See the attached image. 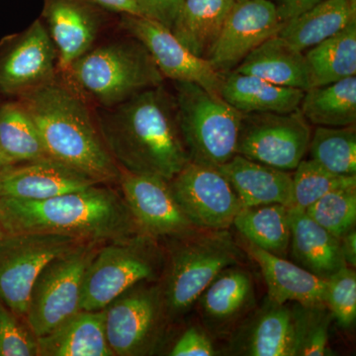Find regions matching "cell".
I'll return each mask as SVG.
<instances>
[{"instance_id": "obj_19", "label": "cell", "mask_w": 356, "mask_h": 356, "mask_svg": "<svg viewBox=\"0 0 356 356\" xmlns=\"http://www.w3.org/2000/svg\"><path fill=\"white\" fill-rule=\"evenodd\" d=\"M247 252L261 267L271 302L280 305L287 302L305 307L325 305L327 280L254 243L248 242Z\"/></svg>"}, {"instance_id": "obj_25", "label": "cell", "mask_w": 356, "mask_h": 356, "mask_svg": "<svg viewBox=\"0 0 356 356\" xmlns=\"http://www.w3.org/2000/svg\"><path fill=\"white\" fill-rule=\"evenodd\" d=\"M255 318L241 344L243 355L294 356L299 348L294 312L271 302Z\"/></svg>"}, {"instance_id": "obj_18", "label": "cell", "mask_w": 356, "mask_h": 356, "mask_svg": "<svg viewBox=\"0 0 356 356\" xmlns=\"http://www.w3.org/2000/svg\"><path fill=\"white\" fill-rule=\"evenodd\" d=\"M44 19L58 54V70L90 50L99 32L97 14L84 0H44Z\"/></svg>"}, {"instance_id": "obj_11", "label": "cell", "mask_w": 356, "mask_h": 356, "mask_svg": "<svg viewBox=\"0 0 356 356\" xmlns=\"http://www.w3.org/2000/svg\"><path fill=\"white\" fill-rule=\"evenodd\" d=\"M312 130L300 110L243 114L236 154L277 170H294L309 151Z\"/></svg>"}, {"instance_id": "obj_26", "label": "cell", "mask_w": 356, "mask_h": 356, "mask_svg": "<svg viewBox=\"0 0 356 356\" xmlns=\"http://www.w3.org/2000/svg\"><path fill=\"white\" fill-rule=\"evenodd\" d=\"M355 20L356 10L348 0H323L284 23L278 35L304 53Z\"/></svg>"}, {"instance_id": "obj_32", "label": "cell", "mask_w": 356, "mask_h": 356, "mask_svg": "<svg viewBox=\"0 0 356 356\" xmlns=\"http://www.w3.org/2000/svg\"><path fill=\"white\" fill-rule=\"evenodd\" d=\"M0 147L13 165L50 156L36 124L19 102L0 105Z\"/></svg>"}, {"instance_id": "obj_40", "label": "cell", "mask_w": 356, "mask_h": 356, "mask_svg": "<svg viewBox=\"0 0 356 356\" xmlns=\"http://www.w3.org/2000/svg\"><path fill=\"white\" fill-rule=\"evenodd\" d=\"M172 356H213L216 355L207 334L196 327L184 332L170 353Z\"/></svg>"}, {"instance_id": "obj_6", "label": "cell", "mask_w": 356, "mask_h": 356, "mask_svg": "<svg viewBox=\"0 0 356 356\" xmlns=\"http://www.w3.org/2000/svg\"><path fill=\"white\" fill-rule=\"evenodd\" d=\"M154 240L138 233L97 250L84 274L81 310H103L130 288L156 280L165 259Z\"/></svg>"}, {"instance_id": "obj_17", "label": "cell", "mask_w": 356, "mask_h": 356, "mask_svg": "<svg viewBox=\"0 0 356 356\" xmlns=\"http://www.w3.org/2000/svg\"><path fill=\"white\" fill-rule=\"evenodd\" d=\"M98 184L83 172L47 156L15 163L0 173V198L44 200Z\"/></svg>"}, {"instance_id": "obj_44", "label": "cell", "mask_w": 356, "mask_h": 356, "mask_svg": "<svg viewBox=\"0 0 356 356\" xmlns=\"http://www.w3.org/2000/svg\"><path fill=\"white\" fill-rule=\"evenodd\" d=\"M13 165V163H11L10 159L7 158L6 154H4L3 149L0 147V173L3 172V170L8 168V166Z\"/></svg>"}, {"instance_id": "obj_16", "label": "cell", "mask_w": 356, "mask_h": 356, "mask_svg": "<svg viewBox=\"0 0 356 356\" xmlns=\"http://www.w3.org/2000/svg\"><path fill=\"white\" fill-rule=\"evenodd\" d=\"M57 70V49L36 20L0 54V90L19 96L54 81Z\"/></svg>"}, {"instance_id": "obj_4", "label": "cell", "mask_w": 356, "mask_h": 356, "mask_svg": "<svg viewBox=\"0 0 356 356\" xmlns=\"http://www.w3.org/2000/svg\"><path fill=\"white\" fill-rule=\"evenodd\" d=\"M65 74L104 108L165 81L144 44L133 37L90 49Z\"/></svg>"}, {"instance_id": "obj_13", "label": "cell", "mask_w": 356, "mask_h": 356, "mask_svg": "<svg viewBox=\"0 0 356 356\" xmlns=\"http://www.w3.org/2000/svg\"><path fill=\"white\" fill-rule=\"evenodd\" d=\"M283 25L271 0H236L205 58L225 76Z\"/></svg>"}, {"instance_id": "obj_9", "label": "cell", "mask_w": 356, "mask_h": 356, "mask_svg": "<svg viewBox=\"0 0 356 356\" xmlns=\"http://www.w3.org/2000/svg\"><path fill=\"white\" fill-rule=\"evenodd\" d=\"M81 243L55 234L6 233L0 238V301L25 317L33 285L44 267Z\"/></svg>"}, {"instance_id": "obj_41", "label": "cell", "mask_w": 356, "mask_h": 356, "mask_svg": "<svg viewBox=\"0 0 356 356\" xmlns=\"http://www.w3.org/2000/svg\"><path fill=\"white\" fill-rule=\"evenodd\" d=\"M275 4L283 23L309 10L323 0H271Z\"/></svg>"}, {"instance_id": "obj_15", "label": "cell", "mask_w": 356, "mask_h": 356, "mask_svg": "<svg viewBox=\"0 0 356 356\" xmlns=\"http://www.w3.org/2000/svg\"><path fill=\"white\" fill-rule=\"evenodd\" d=\"M119 184L122 196L143 233L154 238H182L197 231L178 205L168 180L121 170Z\"/></svg>"}, {"instance_id": "obj_12", "label": "cell", "mask_w": 356, "mask_h": 356, "mask_svg": "<svg viewBox=\"0 0 356 356\" xmlns=\"http://www.w3.org/2000/svg\"><path fill=\"white\" fill-rule=\"evenodd\" d=\"M168 182L185 216L201 231L229 229L242 210L233 187L216 168L189 161Z\"/></svg>"}, {"instance_id": "obj_38", "label": "cell", "mask_w": 356, "mask_h": 356, "mask_svg": "<svg viewBox=\"0 0 356 356\" xmlns=\"http://www.w3.org/2000/svg\"><path fill=\"white\" fill-rule=\"evenodd\" d=\"M37 355L38 339L0 301V356Z\"/></svg>"}, {"instance_id": "obj_3", "label": "cell", "mask_w": 356, "mask_h": 356, "mask_svg": "<svg viewBox=\"0 0 356 356\" xmlns=\"http://www.w3.org/2000/svg\"><path fill=\"white\" fill-rule=\"evenodd\" d=\"M51 158L102 184L119 182L121 170L103 142L96 118L81 96L56 77L19 95Z\"/></svg>"}, {"instance_id": "obj_14", "label": "cell", "mask_w": 356, "mask_h": 356, "mask_svg": "<svg viewBox=\"0 0 356 356\" xmlns=\"http://www.w3.org/2000/svg\"><path fill=\"white\" fill-rule=\"evenodd\" d=\"M121 25L144 44L165 79L197 83L220 95L224 76L209 60L194 55L175 36L172 30L144 16L123 14Z\"/></svg>"}, {"instance_id": "obj_1", "label": "cell", "mask_w": 356, "mask_h": 356, "mask_svg": "<svg viewBox=\"0 0 356 356\" xmlns=\"http://www.w3.org/2000/svg\"><path fill=\"white\" fill-rule=\"evenodd\" d=\"M103 142L124 172L172 180L189 156L178 126L175 95L154 86L96 113Z\"/></svg>"}, {"instance_id": "obj_7", "label": "cell", "mask_w": 356, "mask_h": 356, "mask_svg": "<svg viewBox=\"0 0 356 356\" xmlns=\"http://www.w3.org/2000/svg\"><path fill=\"white\" fill-rule=\"evenodd\" d=\"M196 233L185 236L170 254L163 293L166 313L173 317L188 312L224 269L242 259L226 229Z\"/></svg>"}, {"instance_id": "obj_33", "label": "cell", "mask_w": 356, "mask_h": 356, "mask_svg": "<svg viewBox=\"0 0 356 356\" xmlns=\"http://www.w3.org/2000/svg\"><path fill=\"white\" fill-rule=\"evenodd\" d=\"M309 151L313 161L339 175H356L355 125L318 126L312 133Z\"/></svg>"}, {"instance_id": "obj_43", "label": "cell", "mask_w": 356, "mask_h": 356, "mask_svg": "<svg viewBox=\"0 0 356 356\" xmlns=\"http://www.w3.org/2000/svg\"><path fill=\"white\" fill-rule=\"evenodd\" d=\"M341 250L346 264L355 266L356 264V232L355 227L339 238Z\"/></svg>"}, {"instance_id": "obj_42", "label": "cell", "mask_w": 356, "mask_h": 356, "mask_svg": "<svg viewBox=\"0 0 356 356\" xmlns=\"http://www.w3.org/2000/svg\"><path fill=\"white\" fill-rule=\"evenodd\" d=\"M90 1L115 13L140 16V9L136 0H90Z\"/></svg>"}, {"instance_id": "obj_20", "label": "cell", "mask_w": 356, "mask_h": 356, "mask_svg": "<svg viewBox=\"0 0 356 356\" xmlns=\"http://www.w3.org/2000/svg\"><path fill=\"white\" fill-rule=\"evenodd\" d=\"M228 179L243 207L281 204L293 206L292 175L236 154L218 168Z\"/></svg>"}, {"instance_id": "obj_27", "label": "cell", "mask_w": 356, "mask_h": 356, "mask_svg": "<svg viewBox=\"0 0 356 356\" xmlns=\"http://www.w3.org/2000/svg\"><path fill=\"white\" fill-rule=\"evenodd\" d=\"M236 0H184L172 32L194 55L205 58Z\"/></svg>"}, {"instance_id": "obj_22", "label": "cell", "mask_w": 356, "mask_h": 356, "mask_svg": "<svg viewBox=\"0 0 356 356\" xmlns=\"http://www.w3.org/2000/svg\"><path fill=\"white\" fill-rule=\"evenodd\" d=\"M305 91L269 83L232 70L222 79L220 95L243 114L289 113L299 109Z\"/></svg>"}, {"instance_id": "obj_37", "label": "cell", "mask_w": 356, "mask_h": 356, "mask_svg": "<svg viewBox=\"0 0 356 356\" xmlns=\"http://www.w3.org/2000/svg\"><path fill=\"white\" fill-rule=\"evenodd\" d=\"M325 305L343 327H350L356 318V274L344 266L327 280Z\"/></svg>"}, {"instance_id": "obj_45", "label": "cell", "mask_w": 356, "mask_h": 356, "mask_svg": "<svg viewBox=\"0 0 356 356\" xmlns=\"http://www.w3.org/2000/svg\"><path fill=\"white\" fill-rule=\"evenodd\" d=\"M6 229L2 227L1 222H0V238H2L4 235H6Z\"/></svg>"}, {"instance_id": "obj_29", "label": "cell", "mask_w": 356, "mask_h": 356, "mask_svg": "<svg viewBox=\"0 0 356 356\" xmlns=\"http://www.w3.org/2000/svg\"><path fill=\"white\" fill-rule=\"evenodd\" d=\"M300 112L309 123L323 127H348L356 123V76L304 92Z\"/></svg>"}, {"instance_id": "obj_5", "label": "cell", "mask_w": 356, "mask_h": 356, "mask_svg": "<svg viewBox=\"0 0 356 356\" xmlns=\"http://www.w3.org/2000/svg\"><path fill=\"white\" fill-rule=\"evenodd\" d=\"M177 121L189 161L220 168L236 156L243 113L197 83L175 81Z\"/></svg>"}, {"instance_id": "obj_36", "label": "cell", "mask_w": 356, "mask_h": 356, "mask_svg": "<svg viewBox=\"0 0 356 356\" xmlns=\"http://www.w3.org/2000/svg\"><path fill=\"white\" fill-rule=\"evenodd\" d=\"M299 305V304H298ZM294 312L298 331L299 348L297 355L323 356L329 351V327L331 311L324 306L299 305Z\"/></svg>"}, {"instance_id": "obj_2", "label": "cell", "mask_w": 356, "mask_h": 356, "mask_svg": "<svg viewBox=\"0 0 356 356\" xmlns=\"http://www.w3.org/2000/svg\"><path fill=\"white\" fill-rule=\"evenodd\" d=\"M0 222L6 233L55 234L89 243L143 233L123 196L102 184L44 200L0 198Z\"/></svg>"}, {"instance_id": "obj_28", "label": "cell", "mask_w": 356, "mask_h": 356, "mask_svg": "<svg viewBox=\"0 0 356 356\" xmlns=\"http://www.w3.org/2000/svg\"><path fill=\"white\" fill-rule=\"evenodd\" d=\"M304 56L311 88L356 76V20L304 51Z\"/></svg>"}, {"instance_id": "obj_34", "label": "cell", "mask_w": 356, "mask_h": 356, "mask_svg": "<svg viewBox=\"0 0 356 356\" xmlns=\"http://www.w3.org/2000/svg\"><path fill=\"white\" fill-rule=\"evenodd\" d=\"M292 179L293 206L302 210H305L329 192L356 185V175H336L313 159H303L295 168Z\"/></svg>"}, {"instance_id": "obj_10", "label": "cell", "mask_w": 356, "mask_h": 356, "mask_svg": "<svg viewBox=\"0 0 356 356\" xmlns=\"http://www.w3.org/2000/svg\"><path fill=\"white\" fill-rule=\"evenodd\" d=\"M105 334L114 355H152L165 330L163 288L140 282L104 309Z\"/></svg>"}, {"instance_id": "obj_8", "label": "cell", "mask_w": 356, "mask_h": 356, "mask_svg": "<svg viewBox=\"0 0 356 356\" xmlns=\"http://www.w3.org/2000/svg\"><path fill=\"white\" fill-rule=\"evenodd\" d=\"M96 243H81L44 267L33 285L25 318L36 337L50 334L81 311L84 274Z\"/></svg>"}, {"instance_id": "obj_39", "label": "cell", "mask_w": 356, "mask_h": 356, "mask_svg": "<svg viewBox=\"0 0 356 356\" xmlns=\"http://www.w3.org/2000/svg\"><path fill=\"white\" fill-rule=\"evenodd\" d=\"M140 16L156 21L172 30L184 0H136Z\"/></svg>"}, {"instance_id": "obj_31", "label": "cell", "mask_w": 356, "mask_h": 356, "mask_svg": "<svg viewBox=\"0 0 356 356\" xmlns=\"http://www.w3.org/2000/svg\"><path fill=\"white\" fill-rule=\"evenodd\" d=\"M254 298L252 276L247 270L229 266L211 282L201 295L204 316L225 324L238 317Z\"/></svg>"}, {"instance_id": "obj_23", "label": "cell", "mask_w": 356, "mask_h": 356, "mask_svg": "<svg viewBox=\"0 0 356 356\" xmlns=\"http://www.w3.org/2000/svg\"><path fill=\"white\" fill-rule=\"evenodd\" d=\"M38 339L40 355L112 356L105 334L104 310H81Z\"/></svg>"}, {"instance_id": "obj_24", "label": "cell", "mask_w": 356, "mask_h": 356, "mask_svg": "<svg viewBox=\"0 0 356 356\" xmlns=\"http://www.w3.org/2000/svg\"><path fill=\"white\" fill-rule=\"evenodd\" d=\"M234 70L277 86L304 91L311 88L303 51L295 49L278 34L250 51Z\"/></svg>"}, {"instance_id": "obj_21", "label": "cell", "mask_w": 356, "mask_h": 356, "mask_svg": "<svg viewBox=\"0 0 356 356\" xmlns=\"http://www.w3.org/2000/svg\"><path fill=\"white\" fill-rule=\"evenodd\" d=\"M292 254L298 266L327 280L346 266L339 238L332 235L307 215L305 210L288 208Z\"/></svg>"}, {"instance_id": "obj_46", "label": "cell", "mask_w": 356, "mask_h": 356, "mask_svg": "<svg viewBox=\"0 0 356 356\" xmlns=\"http://www.w3.org/2000/svg\"><path fill=\"white\" fill-rule=\"evenodd\" d=\"M348 1H350V6H353V8L356 10V0H348Z\"/></svg>"}, {"instance_id": "obj_35", "label": "cell", "mask_w": 356, "mask_h": 356, "mask_svg": "<svg viewBox=\"0 0 356 356\" xmlns=\"http://www.w3.org/2000/svg\"><path fill=\"white\" fill-rule=\"evenodd\" d=\"M305 212L332 235L341 238L355 226L356 185L325 194L306 208Z\"/></svg>"}, {"instance_id": "obj_30", "label": "cell", "mask_w": 356, "mask_h": 356, "mask_svg": "<svg viewBox=\"0 0 356 356\" xmlns=\"http://www.w3.org/2000/svg\"><path fill=\"white\" fill-rule=\"evenodd\" d=\"M288 208L281 204L243 207L233 225L248 242L271 254H285L291 238Z\"/></svg>"}]
</instances>
